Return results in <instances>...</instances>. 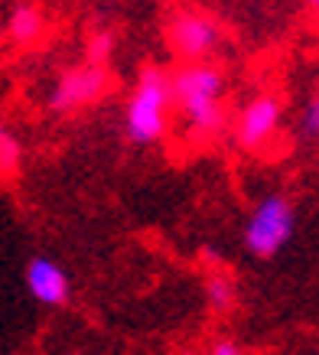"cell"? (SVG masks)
I'll return each instance as SVG.
<instances>
[{
  "instance_id": "6da1fadb",
  "label": "cell",
  "mask_w": 319,
  "mask_h": 355,
  "mask_svg": "<svg viewBox=\"0 0 319 355\" xmlns=\"http://www.w3.org/2000/svg\"><path fill=\"white\" fill-rule=\"evenodd\" d=\"M170 95L192 140H212L225 128V72L209 59L180 65L170 76Z\"/></svg>"
},
{
  "instance_id": "7a4b0ae2",
  "label": "cell",
  "mask_w": 319,
  "mask_h": 355,
  "mask_svg": "<svg viewBox=\"0 0 319 355\" xmlns=\"http://www.w3.org/2000/svg\"><path fill=\"white\" fill-rule=\"evenodd\" d=\"M173 118V95L170 76L160 65H144L140 69L134 92L124 108V137L134 147H153L166 137Z\"/></svg>"
},
{
  "instance_id": "3957f363",
  "label": "cell",
  "mask_w": 319,
  "mask_h": 355,
  "mask_svg": "<svg viewBox=\"0 0 319 355\" xmlns=\"http://www.w3.org/2000/svg\"><path fill=\"white\" fill-rule=\"evenodd\" d=\"M297 232V209L284 193H267L257 199L245 222V248L255 258H274L290 245Z\"/></svg>"
},
{
  "instance_id": "277c9868",
  "label": "cell",
  "mask_w": 319,
  "mask_h": 355,
  "mask_svg": "<svg viewBox=\"0 0 319 355\" xmlns=\"http://www.w3.org/2000/svg\"><path fill=\"white\" fill-rule=\"evenodd\" d=\"M284 124V98L277 92H257L234 118V140L248 153H261L280 134Z\"/></svg>"
},
{
  "instance_id": "5b68a950",
  "label": "cell",
  "mask_w": 319,
  "mask_h": 355,
  "mask_svg": "<svg viewBox=\"0 0 319 355\" xmlns=\"http://www.w3.org/2000/svg\"><path fill=\"white\" fill-rule=\"evenodd\" d=\"M107 88H111V72L98 62H85V65H78V69H69L55 82L53 95H49V108L55 114L88 108V105H95L98 98L107 95Z\"/></svg>"
},
{
  "instance_id": "8992f818",
  "label": "cell",
  "mask_w": 319,
  "mask_h": 355,
  "mask_svg": "<svg viewBox=\"0 0 319 355\" xmlns=\"http://www.w3.org/2000/svg\"><path fill=\"white\" fill-rule=\"evenodd\" d=\"M218 43H222V30L205 13H176L166 26V46L182 62L209 59L218 49Z\"/></svg>"
},
{
  "instance_id": "52a82bcc",
  "label": "cell",
  "mask_w": 319,
  "mask_h": 355,
  "mask_svg": "<svg viewBox=\"0 0 319 355\" xmlns=\"http://www.w3.org/2000/svg\"><path fill=\"white\" fill-rule=\"evenodd\" d=\"M26 287H30L33 300L43 306H65L72 293L62 264H55L53 258H33L26 264Z\"/></svg>"
},
{
  "instance_id": "ba28073f",
  "label": "cell",
  "mask_w": 319,
  "mask_h": 355,
  "mask_svg": "<svg viewBox=\"0 0 319 355\" xmlns=\"http://www.w3.org/2000/svg\"><path fill=\"white\" fill-rule=\"evenodd\" d=\"M46 36V13L33 0H17L10 7V17L3 23V40L17 46H33Z\"/></svg>"
},
{
  "instance_id": "9c48e42d",
  "label": "cell",
  "mask_w": 319,
  "mask_h": 355,
  "mask_svg": "<svg viewBox=\"0 0 319 355\" xmlns=\"http://www.w3.org/2000/svg\"><path fill=\"white\" fill-rule=\"evenodd\" d=\"M205 303H209L215 313L234 310V303H238V284H234L232 274H225V270L218 268L205 277Z\"/></svg>"
},
{
  "instance_id": "30bf717a",
  "label": "cell",
  "mask_w": 319,
  "mask_h": 355,
  "mask_svg": "<svg viewBox=\"0 0 319 355\" xmlns=\"http://www.w3.org/2000/svg\"><path fill=\"white\" fill-rule=\"evenodd\" d=\"M23 170V144L7 124H0V183L17 180Z\"/></svg>"
},
{
  "instance_id": "8fae6325",
  "label": "cell",
  "mask_w": 319,
  "mask_h": 355,
  "mask_svg": "<svg viewBox=\"0 0 319 355\" xmlns=\"http://www.w3.org/2000/svg\"><path fill=\"white\" fill-rule=\"evenodd\" d=\"M300 137L309 140V144L319 137V98L316 95H309L303 111H300Z\"/></svg>"
},
{
  "instance_id": "7c38bea8",
  "label": "cell",
  "mask_w": 319,
  "mask_h": 355,
  "mask_svg": "<svg viewBox=\"0 0 319 355\" xmlns=\"http://www.w3.org/2000/svg\"><path fill=\"white\" fill-rule=\"evenodd\" d=\"M111 49H114V36L107 30H98L92 40H88V62L105 65L111 59Z\"/></svg>"
},
{
  "instance_id": "4fadbf2b",
  "label": "cell",
  "mask_w": 319,
  "mask_h": 355,
  "mask_svg": "<svg viewBox=\"0 0 319 355\" xmlns=\"http://www.w3.org/2000/svg\"><path fill=\"white\" fill-rule=\"evenodd\" d=\"M209 352H212V355H241L245 349L234 343V339H225V336H222V339H215V343L209 345Z\"/></svg>"
},
{
  "instance_id": "5bb4252c",
  "label": "cell",
  "mask_w": 319,
  "mask_h": 355,
  "mask_svg": "<svg viewBox=\"0 0 319 355\" xmlns=\"http://www.w3.org/2000/svg\"><path fill=\"white\" fill-rule=\"evenodd\" d=\"M316 3H319V0H307V7H316Z\"/></svg>"
},
{
  "instance_id": "9a60e30c",
  "label": "cell",
  "mask_w": 319,
  "mask_h": 355,
  "mask_svg": "<svg viewBox=\"0 0 319 355\" xmlns=\"http://www.w3.org/2000/svg\"><path fill=\"white\" fill-rule=\"evenodd\" d=\"M0 40H3V23H0Z\"/></svg>"
}]
</instances>
